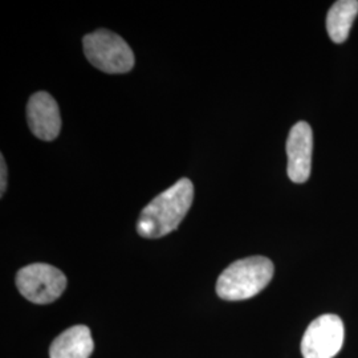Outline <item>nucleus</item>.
Wrapping results in <instances>:
<instances>
[{
	"mask_svg": "<svg viewBox=\"0 0 358 358\" xmlns=\"http://www.w3.org/2000/svg\"><path fill=\"white\" fill-rule=\"evenodd\" d=\"M7 189V165L4 157L0 155V194L4 195Z\"/></svg>",
	"mask_w": 358,
	"mask_h": 358,
	"instance_id": "obj_10",
	"label": "nucleus"
},
{
	"mask_svg": "<svg viewBox=\"0 0 358 358\" xmlns=\"http://www.w3.org/2000/svg\"><path fill=\"white\" fill-rule=\"evenodd\" d=\"M344 337V322L338 316L332 313L321 315L309 324L303 336V357L333 358L341 350Z\"/></svg>",
	"mask_w": 358,
	"mask_h": 358,
	"instance_id": "obj_5",
	"label": "nucleus"
},
{
	"mask_svg": "<svg viewBox=\"0 0 358 358\" xmlns=\"http://www.w3.org/2000/svg\"><path fill=\"white\" fill-rule=\"evenodd\" d=\"M19 292L34 304H51L66 288L64 273L45 263H35L23 267L16 275Z\"/></svg>",
	"mask_w": 358,
	"mask_h": 358,
	"instance_id": "obj_4",
	"label": "nucleus"
},
{
	"mask_svg": "<svg viewBox=\"0 0 358 358\" xmlns=\"http://www.w3.org/2000/svg\"><path fill=\"white\" fill-rule=\"evenodd\" d=\"M94 343L85 325H75L59 334L50 348L51 358H90Z\"/></svg>",
	"mask_w": 358,
	"mask_h": 358,
	"instance_id": "obj_8",
	"label": "nucleus"
},
{
	"mask_svg": "<svg viewBox=\"0 0 358 358\" xmlns=\"http://www.w3.org/2000/svg\"><path fill=\"white\" fill-rule=\"evenodd\" d=\"M194 199V186L189 178H180L143 207L137 220V232L146 239H158L178 229Z\"/></svg>",
	"mask_w": 358,
	"mask_h": 358,
	"instance_id": "obj_1",
	"label": "nucleus"
},
{
	"mask_svg": "<svg viewBox=\"0 0 358 358\" xmlns=\"http://www.w3.org/2000/svg\"><path fill=\"white\" fill-rule=\"evenodd\" d=\"M357 13V0H338L333 4L327 17V29L334 43L345 41Z\"/></svg>",
	"mask_w": 358,
	"mask_h": 358,
	"instance_id": "obj_9",
	"label": "nucleus"
},
{
	"mask_svg": "<svg viewBox=\"0 0 358 358\" xmlns=\"http://www.w3.org/2000/svg\"><path fill=\"white\" fill-rule=\"evenodd\" d=\"M313 133L307 122L300 121L291 129L287 140L288 177L294 183H304L310 176Z\"/></svg>",
	"mask_w": 358,
	"mask_h": 358,
	"instance_id": "obj_7",
	"label": "nucleus"
},
{
	"mask_svg": "<svg viewBox=\"0 0 358 358\" xmlns=\"http://www.w3.org/2000/svg\"><path fill=\"white\" fill-rule=\"evenodd\" d=\"M90 64L106 73H127L134 66V53L128 43L109 29H97L83 38Z\"/></svg>",
	"mask_w": 358,
	"mask_h": 358,
	"instance_id": "obj_3",
	"label": "nucleus"
},
{
	"mask_svg": "<svg viewBox=\"0 0 358 358\" xmlns=\"http://www.w3.org/2000/svg\"><path fill=\"white\" fill-rule=\"evenodd\" d=\"M27 121L34 136L43 141H53L62 130L59 105L50 93L36 92L27 103Z\"/></svg>",
	"mask_w": 358,
	"mask_h": 358,
	"instance_id": "obj_6",
	"label": "nucleus"
},
{
	"mask_svg": "<svg viewBox=\"0 0 358 358\" xmlns=\"http://www.w3.org/2000/svg\"><path fill=\"white\" fill-rule=\"evenodd\" d=\"M273 264L268 257L251 256L234 262L222 272L217 294L229 301L247 300L260 294L273 278Z\"/></svg>",
	"mask_w": 358,
	"mask_h": 358,
	"instance_id": "obj_2",
	"label": "nucleus"
}]
</instances>
